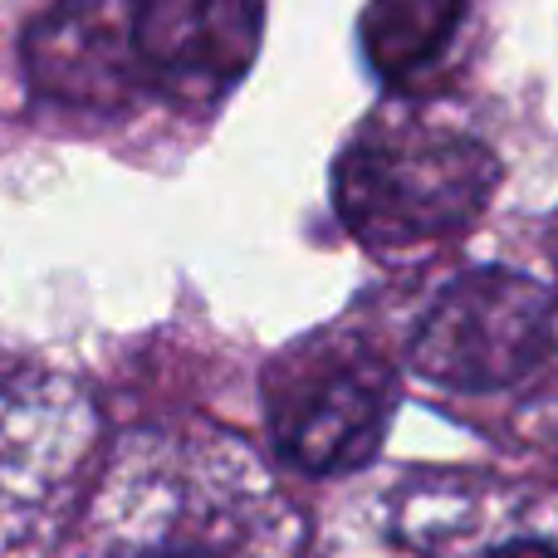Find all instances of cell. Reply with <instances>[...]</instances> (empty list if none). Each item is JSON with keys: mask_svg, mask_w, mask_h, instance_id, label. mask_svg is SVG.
Masks as SVG:
<instances>
[{"mask_svg": "<svg viewBox=\"0 0 558 558\" xmlns=\"http://www.w3.org/2000/svg\"><path fill=\"white\" fill-rule=\"evenodd\" d=\"M74 558H304V524L251 441L177 416L113 441L78 505Z\"/></svg>", "mask_w": 558, "mask_h": 558, "instance_id": "6da1fadb", "label": "cell"}, {"mask_svg": "<svg viewBox=\"0 0 558 558\" xmlns=\"http://www.w3.org/2000/svg\"><path fill=\"white\" fill-rule=\"evenodd\" d=\"M416 383L514 451H558V294L510 265L446 279L402 343Z\"/></svg>", "mask_w": 558, "mask_h": 558, "instance_id": "7a4b0ae2", "label": "cell"}, {"mask_svg": "<svg viewBox=\"0 0 558 558\" xmlns=\"http://www.w3.org/2000/svg\"><path fill=\"white\" fill-rule=\"evenodd\" d=\"M500 192L495 147L426 98L373 108L333 162V211L387 265L465 241Z\"/></svg>", "mask_w": 558, "mask_h": 558, "instance_id": "3957f363", "label": "cell"}, {"mask_svg": "<svg viewBox=\"0 0 558 558\" xmlns=\"http://www.w3.org/2000/svg\"><path fill=\"white\" fill-rule=\"evenodd\" d=\"M314 558H558V485L392 471L328 514Z\"/></svg>", "mask_w": 558, "mask_h": 558, "instance_id": "277c9868", "label": "cell"}, {"mask_svg": "<svg viewBox=\"0 0 558 558\" xmlns=\"http://www.w3.org/2000/svg\"><path fill=\"white\" fill-rule=\"evenodd\" d=\"M402 402V357L363 318H333L265 367L275 456L299 475H353L377 456Z\"/></svg>", "mask_w": 558, "mask_h": 558, "instance_id": "5b68a950", "label": "cell"}, {"mask_svg": "<svg viewBox=\"0 0 558 558\" xmlns=\"http://www.w3.org/2000/svg\"><path fill=\"white\" fill-rule=\"evenodd\" d=\"M98 407L78 377L0 348V558H45L84 505Z\"/></svg>", "mask_w": 558, "mask_h": 558, "instance_id": "8992f818", "label": "cell"}, {"mask_svg": "<svg viewBox=\"0 0 558 558\" xmlns=\"http://www.w3.org/2000/svg\"><path fill=\"white\" fill-rule=\"evenodd\" d=\"M29 84L69 113H123L147 94L137 54V0H59L25 35Z\"/></svg>", "mask_w": 558, "mask_h": 558, "instance_id": "52a82bcc", "label": "cell"}, {"mask_svg": "<svg viewBox=\"0 0 558 558\" xmlns=\"http://www.w3.org/2000/svg\"><path fill=\"white\" fill-rule=\"evenodd\" d=\"M260 0H137V54L167 104L216 108L260 54Z\"/></svg>", "mask_w": 558, "mask_h": 558, "instance_id": "ba28073f", "label": "cell"}, {"mask_svg": "<svg viewBox=\"0 0 558 558\" xmlns=\"http://www.w3.org/2000/svg\"><path fill=\"white\" fill-rule=\"evenodd\" d=\"M475 35V0H367L363 59L392 94L426 98L461 74Z\"/></svg>", "mask_w": 558, "mask_h": 558, "instance_id": "9c48e42d", "label": "cell"}, {"mask_svg": "<svg viewBox=\"0 0 558 558\" xmlns=\"http://www.w3.org/2000/svg\"><path fill=\"white\" fill-rule=\"evenodd\" d=\"M549 251H554V260H558V216L549 221Z\"/></svg>", "mask_w": 558, "mask_h": 558, "instance_id": "30bf717a", "label": "cell"}]
</instances>
